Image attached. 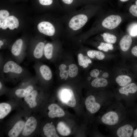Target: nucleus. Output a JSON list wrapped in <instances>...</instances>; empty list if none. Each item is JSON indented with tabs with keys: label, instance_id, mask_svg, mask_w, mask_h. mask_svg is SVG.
Here are the masks:
<instances>
[{
	"label": "nucleus",
	"instance_id": "obj_20",
	"mask_svg": "<svg viewBox=\"0 0 137 137\" xmlns=\"http://www.w3.org/2000/svg\"><path fill=\"white\" fill-rule=\"evenodd\" d=\"M43 130L44 134L47 137H59L55 126L49 123L46 124L44 126Z\"/></svg>",
	"mask_w": 137,
	"mask_h": 137
},
{
	"label": "nucleus",
	"instance_id": "obj_4",
	"mask_svg": "<svg viewBox=\"0 0 137 137\" xmlns=\"http://www.w3.org/2000/svg\"><path fill=\"white\" fill-rule=\"evenodd\" d=\"M114 98L113 93L108 91L101 92L97 97L90 95L87 97L85 101L86 108L91 114H94Z\"/></svg>",
	"mask_w": 137,
	"mask_h": 137
},
{
	"label": "nucleus",
	"instance_id": "obj_19",
	"mask_svg": "<svg viewBox=\"0 0 137 137\" xmlns=\"http://www.w3.org/2000/svg\"><path fill=\"white\" fill-rule=\"evenodd\" d=\"M132 42L131 37L126 35L123 37L120 40L119 44L121 49L123 51L126 52L129 48Z\"/></svg>",
	"mask_w": 137,
	"mask_h": 137
},
{
	"label": "nucleus",
	"instance_id": "obj_27",
	"mask_svg": "<svg viewBox=\"0 0 137 137\" xmlns=\"http://www.w3.org/2000/svg\"><path fill=\"white\" fill-rule=\"evenodd\" d=\"M87 54L91 58L94 59L96 58L100 60H103L105 57L104 54L102 52L99 51L89 50L88 51Z\"/></svg>",
	"mask_w": 137,
	"mask_h": 137
},
{
	"label": "nucleus",
	"instance_id": "obj_3",
	"mask_svg": "<svg viewBox=\"0 0 137 137\" xmlns=\"http://www.w3.org/2000/svg\"><path fill=\"white\" fill-rule=\"evenodd\" d=\"M0 75L3 80L16 81L31 76L26 68L21 66L11 57L5 58L0 65Z\"/></svg>",
	"mask_w": 137,
	"mask_h": 137
},
{
	"label": "nucleus",
	"instance_id": "obj_6",
	"mask_svg": "<svg viewBox=\"0 0 137 137\" xmlns=\"http://www.w3.org/2000/svg\"><path fill=\"white\" fill-rule=\"evenodd\" d=\"M37 28L40 32L46 36L52 37L63 36V26L61 16L60 19L54 23L48 20L41 22Z\"/></svg>",
	"mask_w": 137,
	"mask_h": 137
},
{
	"label": "nucleus",
	"instance_id": "obj_36",
	"mask_svg": "<svg viewBox=\"0 0 137 137\" xmlns=\"http://www.w3.org/2000/svg\"><path fill=\"white\" fill-rule=\"evenodd\" d=\"M99 74V71L97 69H95L92 70L90 73V75L91 77L95 78L98 77Z\"/></svg>",
	"mask_w": 137,
	"mask_h": 137
},
{
	"label": "nucleus",
	"instance_id": "obj_28",
	"mask_svg": "<svg viewBox=\"0 0 137 137\" xmlns=\"http://www.w3.org/2000/svg\"><path fill=\"white\" fill-rule=\"evenodd\" d=\"M101 35L104 41L106 42L112 44L115 43L116 42V37L113 35L106 32Z\"/></svg>",
	"mask_w": 137,
	"mask_h": 137
},
{
	"label": "nucleus",
	"instance_id": "obj_30",
	"mask_svg": "<svg viewBox=\"0 0 137 137\" xmlns=\"http://www.w3.org/2000/svg\"><path fill=\"white\" fill-rule=\"evenodd\" d=\"M66 65L64 64H60L59 67L60 71L59 76L62 79H66L68 77V71H66Z\"/></svg>",
	"mask_w": 137,
	"mask_h": 137
},
{
	"label": "nucleus",
	"instance_id": "obj_13",
	"mask_svg": "<svg viewBox=\"0 0 137 137\" xmlns=\"http://www.w3.org/2000/svg\"><path fill=\"white\" fill-rule=\"evenodd\" d=\"M122 21L121 17L118 15H111L106 17L102 21V26L106 28L112 29L116 27Z\"/></svg>",
	"mask_w": 137,
	"mask_h": 137
},
{
	"label": "nucleus",
	"instance_id": "obj_21",
	"mask_svg": "<svg viewBox=\"0 0 137 137\" xmlns=\"http://www.w3.org/2000/svg\"><path fill=\"white\" fill-rule=\"evenodd\" d=\"M91 85L93 87L96 88H106L109 85V82L105 78L97 77L92 81Z\"/></svg>",
	"mask_w": 137,
	"mask_h": 137
},
{
	"label": "nucleus",
	"instance_id": "obj_1",
	"mask_svg": "<svg viewBox=\"0 0 137 137\" xmlns=\"http://www.w3.org/2000/svg\"><path fill=\"white\" fill-rule=\"evenodd\" d=\"M90 11L87 7H84L62 15L63 36L71 38L80 34L90 17Z\"/></svg>",
	"mask_w": 137,
	"mask_h": 137
},
{
	"label": "nucleus",
	"instance_id": "obj_34",
	"mask_svg": "<svg viewBox=\"0 0 137 137\" xmlns=\"http://www.w3.org/2000/svg\"><path fill=\"white\" fill-rule=\"evenodd\" d=\"M9 12L5 10H1L0 11V21H2L9 16Z\"/></svg>",
	"mask_w": 137,
	"mask_h": 137
},
{
	"label": "nucleus",
	"instance_id": "obj_9",
	"mask_svg": "<svg viewBox=\"0 0 137 137\" xmlns=\"http://www.w3.org/2000/svg\"><path fill=\"white\" fill-rule=\"evenodd\" d=\"M33 67L38 80L49 81L52 79V74L50 68L41 61L35 62Z\"/></svg>",
	"mask_w": 137,
	"mask_h": 137
},
{
	"label": "nucleus",
	"instance_id": "obj_37",
	"mask_svg": "<svg viewBox=\"0 0 137 137\" xmlns=\"http://www.w3.org/2000/svg\"><path fill=\"white\" fill-rule=\"evenodd\" d=\"M132 137H137V121L134 122L133 131Z\"/></svg>",
	"mask_w": 137,
	"mask_h": 137
},
{
	"label": "nucleus",
	"instance_id": "obj_33",
	"mask_svg": "<svg viewBox=\"0 0 137 137\" xmlns=\"http://www.w3.org/2000/svg\"><path fill=\"white\" fill-rule=\"evenodd\" d=\"M135 4L132 5L130 7L129 11L133 15L137 17V0L135 2Z\"/></svg>",
	"mask_w": 137,
	"mask_h": 137
},
{
	"label": "nucleus",
	"instance_id": "obj_39",
	"mask_svg": "<svg viewBox=\"0 0 137 137\" xmlns=\"http://www.w3.org/2000/svg\"><path fill=\"white\" fill-rule=\"evenodd\" d=\"M109 76L108 73L106 72L104 73L102 76V77L106 78H107Z\"/></svg>",
	"mask_w": 137,
	"mask_h": 137
},
{
	"label": "nucleus",
	"instance_id": "obj_32",
	"mask_svg": "<svg viewBox=\"0 0 137 137\" xmlns=\"http://www.w3.org/2000/svg\"><path fill=\"white\" fill-rule=\"evenodd\" d=\"M128 31L131 36H135L137 35V23L131 25L129 27Z\"/></svg>",
	"mask_w": 137,
	"mask_h": 137
},
{
	"label": "nucleus",
	"instance_id": "obj_31",
	"mask_svg": "<svg viewBox=\"0 0 137 137\" xmlns=\"http://www.w3.org/2000/svg\"><path fill=\"white\" fill-rule=\"evenodd\" d=\"M68 70L69 76L72 78L75 77L78 72V68L77 65L74 64L70 65Z\"/></svg>",
	"mask_w": 137,
	"mask_h": 137
},
{
	"label": "nucleus",
	"instance_id": "obj_25",
	"mask_svg": "<svg viewBox=\"0 0 137 137\" xmlns=\"http://www.w3.org/2000/svg\"><path fill=\"white\" fill-rule=\"evenodd\" d=\"M11 107L9 104L6 103L0 104V119L4 118L11 111Z\"/></svg>",
	"mask_w": 137,
	"mask_h": 137
},
{
	"label": "nucleus",
	"instance_id": "obj_23",
	"mask_svg": "<svg viewBox=\"0 0 137 137\" xmlns=\"http://www.w3.org/2000/svg\"><path fill=\"white\" fill-rule=\"evenodd\" d=\"M132 78L126 75H121L118 76L115 79V81L120 87L127 85L131 82Z\"/></svg>",
	"mask_w": 137,
	"mask_h": 137
},
{
	"label": "nucleus",
	"instance_id": "obj_14",
	"mask_svg": "<svg viewBox=\"0 0 137 137\" xmlns=\"http://www.w3.org/2000/svg\"><path fill=\"white\" fill-rule=\"evenodd\" d=\"M19 25L18 19L13 15L9 16L3 20L0 21V28L3 29L8 28L11 30L17 28Z\"/></svg>",
	"mask_w": 137,
	"mask_h": 137
},
{
	"label": "nucleus",
	"instance_id": "obj_10",
	"mask_svg": "<svg viewBox=\"0 0 137 137\" xmlns=\"http://www.w3.org/2000/svg\"><path fill=\"white\" fill-rule=\"evenodd\" d=\"M45 44L44 41L37 42L28 51L27 56L31 61L35 62L41 61L44 57V49Z\"/></svg>",
	"mask_w": 137,
	"mask_h": 137
},
{
	"label": "nucleus",
	"instance_id": "obj_29",
	"mask_svg": "<svg viewBox=\"0 0 137 137\" xmlns=\"http://www.w3.org/2000/svg\"><path fill=\"white\" fill-rule=\"evenodd\" d=\"M97 48L99 50L105 52H107L109 50H112L114 49L112 44L103 42L100 43Z\"/></svg>",
	"mask_w": 137,
	"mask_h": 137
},
{
	"label": "nucleus",
	"instance_id": "obj_24",
	"mask_svg": "<svg viewBox=\"0 0 137 137\" xmlns=\"http://www.w3.org/2000/svg\"><path fill=\"white\" fill-rule=\"evenodd\" d=\"M54 43L48 42L45 44L44 52V57L48 60L53 58Z\"/></svg>",
	"mask_w": 137,
	"mask_h": 137
},
{
	"label": "nucleus",
	"instance_id": "obj_5",
	"mask_svg": "<svg viewBox=\"0 0 137 137\" xmlns=\"http://www.w3.org/2000/svg\"><path fill=\"white\" fill-rule=\"evenodd\" d=\"M113 93L115 99L119 101L124 100L127 106H130L137 97V84L131 82L126 86L120 87Z\"/></svg>",
	"mask_w": 137,
	"mask_h": 137
},
{
	"label": "nucleus",
	"instance_id": "obj_40",
	"mask_svg": "<svg viewBox=\"0 0 137 137\" xmlns=\"http://www.w3.org/2000/svg\"><path fill=\"white\" fill-rule=\"evenodd\" d=\"M122 2H125L129 0H120Z\"/></svg>",
	"mask_w": 137,
	"mask_h": 137
},
{
	"label": "nucleus",
	"instance_id": "obj_22",
	"mask_svg": "<svg viewBox=\"0 0 137 137\" xmlns=\"http://www.w3.org/2000/svg\"><path fill=\"white\" fill-rule=\"evenodd\" d=\"M57 129L59 133L63 136H68L71 133L70 128L63 122H60L58 124Z\"/></svg>",
	"mask_w": 137,
	"mask_h": 137
},
{
	"label": "nucleus",
	"instance_id": "obj_7",
	"mask_svg": "<svg viewBox=\"0 0 137 137\" xmlns=\"http://www.w3.org/2000/svg\"><path fill=\"white\" fill-rule=\"evenodd\" d=\"M128 116L117 126L108 128L111 136L116 137H132L134 122H131Z\"/></svg>",
	"mask_w": 137,
	"mask_h": 137
},
{
	"label": "nucleus",
	"instance_id": "obj_26",
	"mask_svg": "<svg viewBox=\"0 0 137 137\" xmlns=\"http://www.w3.org/2000/svg\"><path fill=\"white\" fill-rule=\"evenodd\" d=\"M78 59L79 65L84 68L87 67L89 64L92 63L90 59L86 56H84L81 53H79L78 55Z\"/></svg>",
	"mask_w": 137,
	"mask_h": 137
},
{
	"label": "nucleus",
	"instance_id": "obj_8",
	"mask_svg": "<svg viewBox=\"0 0 137 137\" xmlns=\"http://www.w3.org/2000/svg\"><path fill=\"white\" fill-rule=\"evenodd\" d=\"M24 41L20 38L16 40L10 48L11 57L20 64L27 56V52L24 45Z\"/></svg>",
	"mask_w": 137,
	"mask_h": 137
},
{
	"label": "nucleus",
	"instance_id": "obj_35",
	"mask_svg": "<svg viewBox=\"0 0 137 137\" xmlns=\"http://www.w3.org/2000/svg\"><path fill=\"white\" fill-rule=\"evenodd\" d=\"M39 3L41 5L45 6H49L52 5L53 0H38Z\"/></svg>",
	"mask_w": 137,
	"mask_h": 137
},
{
	"label": "nucleus",
	"instance_id": "obj_12",
	"mask_svg": "<svg viewBox=\"0 0 137 137\" xmlns=\"http://www.w3.org/2000/svg\"><path fill=\"white\" fill-rule=\"evenodd\" d=\"M64 14L76 10L79 6L83 4L84 0H61Z\"/></svg>",
	"mask_w": 137,
	"mask_h": 137
},
{
	"label": "nucleus",
	"instance_id": "obj_17",
	"mask_svg": "<svg viewBox=\"0 0 137 137\" xmlns=\"http://www.w3.org/2000/svg\"><path fill=\"white\" fill-rule=\"evenodd\" d=\"M25 123L24 122L20 121L17 122L9 131L8 136L10 137H16L19 135L23 129Z\"/></svg>",
	"mask_w": 137,
	"mask_h": 137
},
{
	"label": "nucleus",
	"instance_id": "obj_38",
	"mask_svg": "<svg viewBox=\"0 0 137 137\" xmlns=\"http://www.w3.org/2000/svg\"><path fill=\"white\" fill-rule=\"evenodd\" d=\"M131 51L133 55L137 57V45L133 47Z\"/></svg>",
	"mask_w": 137,
	"mask_h": 137
},
{
	"label": "nucleus",
	"instance_id": "obj_11",
	"mask_svg": "<svg viewBox=\"0 0 137 137\" xmlns=\"http://www.w3.org/2000/svg\"><path fill=\"white\" fill-rule=\"evenodd\" d=\"M62 101L68 106L74 107L76 104V99L73 91L70 89L63 90L60 94Z\"/></svg>",
	"mask_w": 137,
	"mask_h": 137
},
{
	"label": "nucleus",
	"instance_id": "obj_16",
	"mask_svg": "<svg viewBox=\"0 0 137 137\" xmlns=\"http://www.w3.org/2000/svg\"><path fill=\"white\" fill-rule=\"evenodd\" d=\"M48 109L49 110L48 115L50 118L61 117L65 115L64 111L56 104H50L48 106Z\"/></svg>",
	"mask_w": 137,
	"mask_h": 137
},
{
	"label": "nucleus",
	"instance_id": "obj_2",
	"mask_svg": "<svg viewBox=\"0 0 137 137\" xmlns=\"http://www.w3.org/2000/svg\"><path fill=\"white\" fill-rule=\"evenodd\" d=\"M128 116L127 108L114 98L100 109L98 121L108 128L117 126Z\"/></svg>",
	"mask_w": 137,
	"mask_h": 137
},
{
	"label": "nucleus",
	"instance_id": "obj_18",
	"mask_svg": "<svg viewBox=\"0 0 137 137\" xmlns=\"http://www.w3.org/2000/svg\"><path fill=\"white\" fill-rule=\"evenodd\" d=\"M38 94V91L34 90L30 93L24 97V100L31 108L36 107L37 103L36 98Z\"/></svg>",
	"mask_w": 137,
	"mask_h": 137
},
{
	"label": "nucleus",
	"instance_id": "obj_15",
	"mask_svg": "<svg viewBox=\"0 0 137 137\" xmlns=\"http://www.w3.org/2000/svg\"><path fill=\"white\" fill-rule=\"evenodd\" d=\"M37 123V120L35 117L32 116L29 117L25 123L23 135L27 136L32 133L36 128Z\"/></svg>",
	"mask_w": 137,
	"mask_h": 137
}]
</instances>
